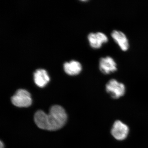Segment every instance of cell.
Masks as SVG:
<instances>
[{
    "instance_id": "obj_1",
    "label": "cell",
    "mask_w": 148,
    "mask_h": 148,
    "mask_svg": "<svg viewBox=\"0 0 148 148\" xmlns=\"http://www.w3.org/2000/svg\"><path fill=\"white\" fill-rule=\"evenodd\" d=\"M67 115L61 106L55 105L50 109L48 114L41 110L37 111L34 116V121L39 128L54 131L62 128L66 124Z\"/></svg>"
},
{
    "instance_id": "obj_2",
    "label": "cell",
    "mask_w": 148,
    "mask_h": 148,
    "mask_svg": "<svg viewBox=\"0 0 148 148\" xmlns=\"http://www.w3.org/2000/svg\"><path fill=\"white\" fill-rule=\"evenodd\" d=\"M106 90L111 98L118 99L124 96L126 88L124 84L115 79H112L106 84Z\"/></svg>"
},
{
    "instance_id": "obj_3",
    "label": "cell",
    "mask_w": 148,
    "mask_h": 148,
    "mask_svg": "<svg viewBox=\"0 0 148 148\" xmlns=\"http://www.w3.org/2000/svg\"><path fill=\"white\" fill-rule=\"evenodd\" d=\"M12 103L18 108H27L32 105V100L31 95L25 89H19L12 97Z\"/></svg>"
},
{
    "instance_id": "obj_4",
    "label": "cell",
    "mask_w": 148,
    "mask_h": 148,
    "mask_svg": "<svg viewBox=\"0 0 148 148\" xmlns=\"http://www.w3.org/2000/svg\"><path fill=\"white\" fill-rule=\"evenodd\" d=\"M129 127L127 124L120 120L116 121L111 129V134L115 140L123 141L128 137Z\"/></svg>"
},
{
    "instance_id": "obj_5",
    "label": "cell",
    "mask_w": 148,
    "mask_h": 148,
    "mask_svg": "<svg viewBox=\"0 0 148 148\" xmlns=\"http://www.w3.org/2000/svg\"><path fill=\"white\" fill-rule=\"evenodd\" d=\"M99 68L100 71L104 75H110L117 71V64L112 57L108 56L100 58Z\"/></svg>"
},
{
    "instance_id": "obj_6",
    "label": "cell",
    "mask_w": 148,
    "mask_h": 148,
    "mask_svg": "<svg viewBox=\"0 0 148 148\" xmlns=\"http://www.w3.org/2000/svg\"><path fill=\"white\" fill-rule=\"evenodd\" d=\"M88 40L90 46L94 49H99L109 41L108 36L101 32L90 33L88 36Z\"/></svg>"
},
{
    "instance_id": "obj_7",
    "label": "cell",
    "mask_w": 148,
    "mask_h": 148,
    "mask_svg": "<svg viewBox=\"0 0 148 148\" xmlns=\"http://www.w3.org/2000/svg\"><path fill=\"white\" fill-rule=\"evenodd\" d=\"M111 36L122 51H126L129 49V40L123 32L119 30H114L111 33Z\"/></svg>"
},
{
    "instance_id": "obj_8",
    "label": "cell",
    "mask_w": 148,
    "mask_h": 148,
    "mask_svg": "<svg viewBox=\"0 0 148 148\" xmlns=\"http://www.w3.org/2000/svg\"><path fill=\"white\" fill-rule=\"evenodd\" d=\"M49 80L50 79L47 72L44 69H38L34 73V80L39 87H44Z\"/></svg>"
},
{
    "instance_id": "obj_9",
    "label": "cell",
    "mask_w": 148,
    "mask_h": 148,
    "mask_svg": "<svg viewBox=\"0 0 148 148\" xmlns=\"http://www.w3.org/2000/svg\"><path fill=\"white\" fill-rule=\"evenodd\" d=\"M64 70L66 73L71 75L79 74L82 70V66L79 62L72 61L66 62L64 65Z\"/></svg>"
},
{
    "instance_id": "obj_10",
    "label": "cell",
    "mask_w": 148,
    "mask_h": 148,
    "mask_svg": "<svg viewBox=\"0 0 148 148\" xmlns=\"http://www.w3.org/2000/svg\"><path fill=\"white\" fill-rule=\"evenodd\" d=\"M0 148H4V144L2 141L1 142V145H0Z\"/></svg>"
}]
</instances>
